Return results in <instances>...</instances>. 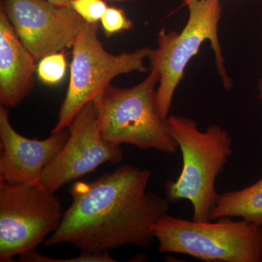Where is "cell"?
Masks as SVG:
<instances>
[{
  "mask_svg": "<svg viewBox=\"0 0 262 262\" xmlns=\"http://www.w3.org/2000/svg\"><path fill=\"white\" fill-rule=\"evenodd\" d=\"M151 172L122 165L93 182L70 187L72 203L46 247L69 244L81 251L105 252L155 242L152 227L168 214L166 198L147 192Z\"/></svg>",
  "mask_w": 262,
  "mask_h": 262,
  "instance_id": "6da1fadb",
  "label": "cell"
},
{
  "mask_svg": "<svg viewBox=\"0 0 262 262\" xmlns=\"http://www.w3.org/2000/svg\"><path fill=\"white\" fill-rule=\"evenodd\" d=\"M168 123L182 152V169L177 180L165 183V198L169 203L189 201L192 220L209 221L220 196L216 179L232 155V138L220 125L202 131L195 120L181 115H169Z\"/></svg>",
  "mask_w": 262,
  "mask_h": 262,
  "instance_id": "7a4b0ae2",
  "label": "cell"
},
{
  "mask_svg": "<svg viewBox=\"0 0 262 262\" xmlns=\"http://www.w3.org/2000/svg\"><path fill=\"white\" fill-rule=\"evenodd\" d=\"M189 10V18L180 32H167L162 28L158 33V47L151 49L148 59L151 70L158 71L160 79L157 89V101L160 115L168 119L174 94L184 78L186 67L196 56L202 45L209 41L214 52L219 75L225 89H232L233 83L225 68L219 26L222 14L221 0H183Z\"/></svg>",
  "mask_w": 262,
  "mask_h": 262,
  "instance_id": "3957f363",
  "label": "cell"
},
{
  "mask_svg": "<svg viewBox=\"0 0 262 262\" xmlns=\"http://www.w3.org/2000/svg\"><path fill=\"white\" fill-rule=\"evenodd\" d=\"M158 71L151 70L140 83L129 89L110 85L94 100L103 137L113 144L173 154L178 149L168 119L160 115L157 101Z\"/></svg>",
  "mask_w": 262,
  "mask_h": 262,
  "instance_id": "277c9868",
  "label": "cell"
},
{
  "mask_svg": "<svg viewBox=\"0 0 262 262\" xmlns=\"http://www.w3.org/2000/svg\"><path fill=\"white\" fill-rule=\"evenodd\" d=\"M161 253L208 262H262V226L243 220H188L167 214L152 227Z\"/></svg>",
  "mask_w": 262,
  "mask_h": 262,
  "instance_id": "5b68a950",
  "label": "cell"
},
{
  "mask_svg": "<svg viewBox=\"0 0 262 262\" xmlns=\"http://www.w3.org/2000/svg\"><path fill=\"white\" fill-rule=\"evenodd\" d=\"M97 24H84L74 43L70 65V80L51 133L71 126L84 105L94 101L117 76L131 72H146L144 61L151 48L113 55L103 48L98 37Z\"/></svg>",
  "mask_w": 262,
  "mask_h": 262,
  "instance_id": "8992f818",
  "label": "cell"
},
{
  "mask_svg": "<svg viewBox=\"0 0 262 262\" xmlns=\"http://www.w3.org/2000/svg\"><path fill=\"white\" fill-rule=\"evenodd\" d=\"M55 194L40 181H0V261L35 250L56 230L64 212Z\"/></svg>",
  "mask_w": 262,
  "mask_h": 262,
  "instance_id": "52a82bcc",
  "label": "cell"
},
{
  "mask_svg": "<svg viewBox=\"0 0 262 262\" xmlns=\"http://www.w3.org/2000/svg\"><path fill=\"white\" fill-rule=\"evenodd\" d=\"M70 127L64 146L41 177V183L52 192L94 171L102 164H117L123 159L121 145L103 137L94 101L84 105Z\"/></svg>",
  "mask_w": 262,
  "mask_h": 262,
  "instance_id": "ba28073f",
  "label": "cell"
},
{
  "mask_svg": "<svg viewBox=\"0 0 262 262\" xmlns=\"http://www.w3.org/2000/svg\"><path fill=\"white\" fill-rule=\"evenodd\" d=\"M1 5L35 61L72 47L85 24L72 7L47 0H2Z\"/></svg>",
  "mask_w": 262,
  "mask_h": 262,
  "instance_id": "9c48e42d",
  "label": "cell"
},
{
  "mask_svg": "<svg viewBox=\"0 0 262 262\" xmlns=\"http://www.w3.org/2000/svg\"><path fill=\"white\" fill-rule=\"evenodd\" d=\"M70 132L51 133L44 140L29 139L12 126L9 112L0 106V181L27 183L40 181L43 171L63 147Z\"/></svg>",
  "mask_w": 262,
  "mask_h": 262,
  "instance_id": "30bf717a",
  "label": "cell"
},
{
  "mask_svg": "<svg viewBox=\"0 0 262 262\" xmlns=\"http://www.w3.org/2000/svg\"><path fill=\"white\" fill-rule=\"evenodd\" d=\"M0 6V103L6 108L18 106L32 87L36 65Z\"/></svg>",
  "mask_w": 262,
  "mask_h": 262,
  "instance_id": "8fae6325",
  "label": "cell"
},
{
  "mask_svg": "<svg viewBox=\"0 0 262 262\" xmlns=\"http://www.w3.org/2000/svg\"><path fill=\"white\" fill-rule=\"evenodd\" d=\"M239 218L262 226V178L249 187L220 194L210 220Z\"/></svg>",
  "mask_w": 262,
  "mask_h": 262,
  "instance_id": "7c38bea8",
  "label": "cell"
},
{
  "mask_svg": "<svg viewBox=\"0 0 262 262\" xmlns=\"http://www.w3.org/2000/svg\"><path fill=\"white\" fill-rule=\"evenodd\" d=\"M67 63L64 54L52 53L43 57L38 63V78L48 85H56L64 78L67 73Z\"/></svg>",
  "mask_w": 262,
  "mask_h": 262,
  "instance_id": "4fadbf2b",
  "label": "cell"
},
{
  "mask_svg": "<svg viewBox=\"0 0 262 262\" xmlns=\"http://www.w3.org/2000/svg\"><path fill=\"white\" fill-rule=\"evenodd\" d=\"M19 261L24 262H115L117 261L110 256L108 251L105 252H87L82 251L80 256L67 258L48 257L35 250L18 256Z\"/></svg>",
  "mask_w": 262,
  "mask_h": 262,
  "instance_id": "5bb4252c",
  "label": "cell"
},
{
  "mask_svg": "<svg viewBox=\"0 0 262 262\" xmlns=\"http://www.w3.org/2000/svg\"><path fill=\"white\" fill-rule=\"evenodd\" d=\"M101 23L107 37L122 31L130 30L134 27V24L127 16L125 12L116 7L108 6L101 19Z\"/></svg>",
  "mask_w": 262,
  "mask_h": 262,
  "instance_id": "9a60e30c",
  "label": "cell"
},
{
  "mask_svg": "<svg viewBox=\"0 0 262 262\" xmlns=\"http://www.w3.org/2000/svg\"><path fill=\"white\" fill-rule=\"evenodd\" d=\"M70 6L86 23L101 21L108 5L104 0H71Z\"/></svg>",
  "mask_w": 262,
  "mask_h": 262,
  "instance_id": "2e32d148",
  "label": "cell"
},
{
  "mask_svg": "<svg viewBox=\"0 0 262 262\" xmlns=\"http://www.w3.org/2000/svg\"><path fill=\"white\" fill-rule=\"evenodd\" d=\"M47 1L58 7H71V0H47Z\"/></svg>",
  "mask_w": 262,
  "mask_h": 262,
  "instance_id": "e0dca14e",
  "label": "cell"
},
{
  "mask_svg": "<svg viewBox=\"0 0 262 262\" xmlns=\"http://www.w3.org/2000/svg\"><path fill=\"white\" fill-rule=\"evenodd\" d=\"M258 91H259V98L262 100V77L260 79L259 84H258Z\"/></svg>",
  "mask_w": 262,
  "mask_h": 262,
  "instance_id": "ac0fdd59",
  "label": "cell"
},
{
  "mask_svg": "<svg viewBox=\"0 0 262 262\" xmlns=\"http://www.w3.org/2000/svg\"><path fill=\"white\" fill-rule=\"evenodd\" d=\"M110 2H115V3H122V2L134 1V0H108Z\"/></svg>",
  "mask_w": 262,
  "mask_h": 262,
  "instance_id": "d6986e66",
  "label": "cell"
}]
</instances>
